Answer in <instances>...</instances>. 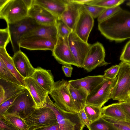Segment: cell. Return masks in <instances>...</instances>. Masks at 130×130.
Returning <instances> with one entry per match:
<instances>
[{
    "instance_id": "277c9868",
    "label": "cell",
    "mask_w": 130,
    "mask_h": 130,
    "mask_svg": "<svg viewBox=\"0 0 130 130\" xmlns=\"http://www.w3.org/2000/svg\"><path fill=\"white\" fill-rule=\"evenodd\" d=\"M36 108L34 101L26 89L19 93L4 115L15 116L24 119L30 115Z\"/></svg>"
},
{
    "instance_id": "cb8c5ba5",
    "label": "cell",
    "mask_w": 130,
    "mask_h": 130,
    "mask_svg": "<svg viewBox=\"0 0 130 130\" xmlns=\"http://www.w3.org/2000/svg\"><path fill=\"white\" fill-rule=\"evenodd\" d=\"M102 115L119 120H125V116L120 102L113 103L102 108Z\"/></svg>"
},
{
    "instance_id": "83f0119b",
    "label": "cell",
    "mask_w": 130,
    "mask_h": 130,
    "mask_svg": "<svg viewBox=\"0 0 130 130\" xmlns=\"http://www.w3.org/2000/svg\"><path fill=\"white\" fill-rule=\"evenodd\" d=\"M102 108L90 105H86L84 109L91 123L101 117Z\"/></svg>"
},
{
    "instance_id": "8d00e7d4",
    "label": "cell",
    "mask_w": 130,
    "mask_h": 130,
    "mask_svg": "<svg viewBox=\"0 0 130 130\" xmlns=\"http://www.w3.org/2000/svg\"><path fill=\"white\" fill-rule=\"evenodd\" d=\"M10 41V37L8 28L0 29V47L6 48Z\"/></svg>"
},
{
    "instance_id": "1f68e13d",
    "label": "cell",
    "mask_w": 130,
    "mask_h": 130,
    "mask_svg": "<svg viewBox=\"0 0 130 130\" xmlns=\"http://www.w3.org/2000/svg\"><path fill=\"white\" fill-rule=\"evenodd\" d=\"M58 37H68L73 31L61 19H58L56 24Z\"/></svg>"
},
{
    "instance_id": "f35d334b",
    "label": "cell",
    "mask_w": 130,
    "mask_h": 130,
    "mask_svg": "<svg viewBox=\"0 0 130 130\" xmlns=\"http://www.w3.org/2000/svg\"><path fill=\"white\" fill-rule=\"evenodd\" d=\"M120 60L122 62L130 64V40L124 46L120 57Z\"/></svg>"
},
{
    "instance_id": "e0dca14e",
    "label": "cell",
    "mask_w": 130,
    "mask_h": 130,
    "mask_svg": "<svg viewBox=\"0 0 130 130\" xmlns=\"http://www.w3.org/2000/svg\"><path fill=\"white\" fill-rule=\"evenodd\" d=\"M66 8L61 19L74 32L83 5L73 2L72 0H66Z\"/></svg>"
},
{
    "instance_id": "484cf974",
    "label": "cell",
    "mask_w": 130,
    "mask_h": 130,
    "mask_svg": "<svg viewBox=\"0 0 130 130\" xmlns=\"http://www.w3.org/2000/svg\"><path fill=\"white\" fill-rule=\"evenodd\" d=\"M0 58L2 60L8 69L20 82L21 85L26 87L24 78L17 71L14 64L12 58L7 53L6 48L0 47Z\"/></svg>"
},
{
    "instance_id": "44dd1931",
    "label": "cell",
    "mask_w": 130,
    "mask_h": 130,
    "mask_svg": "<svg viewBox=\"0 0 130 130\" xmlns=\"http://www.w3.org/2000/svg\"><path fill=\"white\" fill-rule=\"evenodd\" d=\"M26 89L21 85L0 78V104Z\"/></svg>"
},
{
    "instance_id": "836d02e7",
    "label": "cell",
    "mask_w": 130,
    "mask_h": 130,
    "mask_svg": "<svg viewBox=\"0 0 130 130\" xmlns=\"http://www.w3.org/2000/svg\"><path fill=\"white\" fill-rule=\"evenodd\" d=\"M122 9L119 6L115 7L106 8L98 17V22L102 21L108 19Z\"/></svg>"
},
{
    "instance_id": "8fae6325",
    "label": "cell",
    "mask_w": 130,
    "mask_h": 130,
    "mask_svg": "<svg viewBox=\"0 0 130 130\" xmlns=\"http://www.w3.org/2000/svg\"><path fill=\"white\" fill-rule=\"evenodd\" d=\"M52 55L60 64L64 65H73L78 67L77 64L70 48L68 37H58Z\"/></svg>"
},
{
    "instance_id": "4fadbf2b",
    "label": "cell",
    "mask_w": 130,
    "mask_h": 130,
    "mask_svg": "<svg viewBox=\"0 0 130 130\" xmlns=\"http://www.w3.org/2000/svg\"><path fill=\"white\" fill-rule=\"evenodd\" d=\"M93 18L83 6L74 32L83 41L88 43V40L94 25Z\"/></svg>"
},
{
    "instance_id": "ee69618b",
    "label": "cell",
    "mask_w": 130,
    "mask_h": 130,
    "mask_svg": "<svg viewBox=\"0 0 130 130\" xmlns=\"http://www.w3.org/2000/svg\"><path fill=\"white\" fill-rule=\"evenodd\" d=\"M35 130H60L58 123L47 126L41 127Z\"/></svg>"
},
{
    "instance_id": "c3c4849f",
    "label": "cell",
    "mask_w": 130,
    "mask_h": 130,
    "mask_svg": "<svg viewBox=\"0 0 130 130\" xmlns=\"http://www.w3.org/2000/svg\"><path fill=\"white\" fill-rule=\"evenodd\" d=\"M128 95L129 97H128L127 99L126 100H127L128 101H129V102H130V92H128Z\"/></svg>"
},
{
    "instance_id": "5b68a950",
    "label": "cell",
    "mask_w": 130,
    "mask_h": 130,
    "mask_svg": "<svg viewBox=\"0 0 130 130\" xmlns=\"http://www.w3.org/2000/svg\"><path fill=\"white\" fill-rule=\"evenodd\" d=\"M40 25L28 16L19 21L7 24L10 41L14 53L21 50L19 43L22 36Z\"/></svg>"
},
{
    "instance_id": "ffe728a7",
    "label": "cell",
    "mask_w": 130,
    "mask_h": 130,
    "mask_svg": "<svg viewBox=\"0 0 130 130\" xmlns=\"http://www.w3.org/2000/svg\"><path fill=\"white\" fill-rule=\"evenodd\" d=\"M106 78L103 75L90 76L75 80H69V84L74 88L85 90L88 95Z\"/></svg>"
},
{
    "instance_id": "5bb4252c",
    "label": "cell",
    "mask_w": 130,
    "mask_h": 130,
    "mask_svg": "<svg viewBox=\"0 0 130 130\" xmlns=\"http://www.w3.org/2000/svg\"><path fill=\"white\" fill-rule=\"evenodd\" d=\"M28 16L42 25H56L58 19L45 8L34 2L28 10Z\"/></svg>"
},
{
    "instance_id": "7c38bea8",
    "label": "cell",
    "mask_w": 130,
    "mask_h": 130,
    "mask_svg": "<svg viewBox=\"0 0 130 130\" xmlns=\"http://www.w3.org/2000/svg\"><path fill=\"white\" fill-rule=\"evenodd\" d=\"M69 46L78 68H82L86 56L91 45L85 42L74 31L68 37Z\"/></svg>"
},
{
    "instance_id": "d6a6232c",
    "label": "cell",
    "mask_w": 130,
    "mask_h": 130,
    "mask_svg": "<svg viewBox=\"0 0 130 130\" xmlns=\"http://www.w3.org/2000/svg\"><path fill=\"white\" fill-rule=\"evenodd\" d=\"M15 126L20 130H28V127L23 119L18 117L4 115Z\"/></svg>"
},
{
    "instance_id": "74e56055",
    "label": "cell",
    "mask_w": 130,
    "mask_h": 130,
    "mask_svg": "<svg viewBox=\"0 0 130 130\" xmlns=\"http://www.w3.org/2000/svg\"><path fill=\"white\" fill-rule=\"evenodd\" d=\"M120 68L119 64L113 66L105 71L104 75L106 78H115L117 77Z\"/></svg>"
},
{
    "instance_id": "9a60e30c",
    "label": "cell",
    "mask_w": 130,
    "mask_h": 130,
    "mask_svg": "<svg viewBox=\"0 0 130 130\" xmlns=\"http://www.w3.org/2000/svg\"><path fill=\"white\" fill-rule=\"evenodd\" d=\"M26 87L35 103L36 108L45 106L49 92L31 77L24 79Z\"/></svg>"
},
{
    "instance_id": "603a6c76",
    "label": "cell",
    "mask_w": 130,
    "mask_h": 130,
    "mask_svg": "<svg viewBox=\"0 0 130 130\" xmlns=\"http://www.w3.org/2000/svg\"><path fill=\"white\" fill-rule=\"evenodd\" d=\"M34 2L45 8L58 19H61L67 5L66 0H34Z\"/></svg>"
},
{
    "instance_id": "d4e9b609",
    "label": "cell",
    "mask_w": 130,
    "mask_h": 130,
    "mask_svg": "<svg viewBox=\"0 0 130 130\" xmlns=\"http://www.w3.org/2000/svg\"><path fill=\"white\" fill-rule=\"evenodd\" d=\"M69 88L74 104L79 112L81 110L84 109L86 105L88 94L84 89L74 88L69 84Z\"/></svg>"
},
{
    "instance_id": "f546056e",
    "label": "cell",
    "mask_w": 130,
    "mask_h": 130,
    "mask_svg": "<svg viewBox=\"0 0 130 130\" xmlns=\"http://www.w3.org/2000/svg\"><path fill=\"white\" fill-rule=\"evenodd\" d=\"M125 1V0H92L86 5L97 6L107 8L119 6Z\"/></svg>"
},
{
    "instance_id": "d590c367",
    "label": "cell",
    "mask_w": 130,
    "mask_h": 130,
    "mask_svg": "<svg viewBox=\"0 0 130 130\" xmlns=\"http://www.w3.org/2000/svg\"><path fill=\"white\" fill-rule=\"evenodd\" d=\"M0 130H20L6 117L0 115Z\"/></svg>"
},
{
    "instance_id": "e575fe53",
    "label": "cell",
    "mask_w": 130,
    "mask_h": 130,
    "mask_svg": "<svg viewBox=\"0 0 130 130\" xmlns=\"http://www.w3.org/2000/svg\"><path fill=\"white\" fill-rule=\"evenodd\" d=\"M83 6L93 18L98 17L106 9L94 5H83Z\"/></svg>"
},
{
    "instance_id": "3957f363",
    "label": "cell",
    "mask_w": 130,
    "mask_h": 130,
    "mask_svg": "<svg viewBox=\"0 0 130 130\" xmlns=\"http://www.w3.org/2000/svg\"><path fill=\"white\" fill-rule=\"evenodd\" d=\"M45 106L51 108L56 115L60 130H83L85 125L82 122L78 112L64 111L57 106L47 96Z\"/></svg>"
},
{
    "instance_id": "4316f807",
    "label": "cell",
    "mask_w": 130,
    "mask_h": 130,
    "mask_svg": "<svg viewBox=\"0 0 130 130\" xmlns=\"http://www.w3.org/2000/svg\"><path fill=\"white\" fill-rule=\"evenodd\" d=\"M89 130H117L112 123L105 120L102 117L91 123Z\"/></svg>"
},
{
    "instance_id": "f1b7e54d",
    "label": "cell",
    "mask_w": 130,
    "mask_h": 130,
    "mask_svg": "<svg viewBox=\"0 0 130 130\" xmlns=\"http://www.w3.org/2000/svg\"><path fill=\"white\" fill-rule=\"evenodd\" d=\"M0 78L22 85L8 69L3 61L1 58H0Z\"/></svg>"
},
{
    "instance_id": "60d3db41",
    "label": "cell",
    "mask_w": 130,
    "mask_h": 130,
    "mask_svg": "<svg viewBox=\"0 0 130 130\" xmlns=\"http://www.w3.org/2000/svg\"><path fill=\"white\" fill-rule=\"evenodd\" d=\"M125 116V120L130 121V102L127 100L120 102Z\"/></svg>"
},
{
    "instance_id": "8992f818",
    "label": "cell",
    "mask_w": 130,
    "mask_h": 130,
    "mask_svg": "<svg viewBox=\"0 0 130 130\" xmlns=\"http://www.w3.org/2000/svg\"><path fill=\"white\" fill-rule=\"evenodd\" d=\"M117 82L113 89L112 99L119 102L125 101L130 92V64L121 62Z\"/></svg>"
},
{
    "instance_id": "7a4b0ae2",
    "label": "cell",
    "mask_w": 130,
    "mask_h": 130,
    "mask_svg": "<svg viewBox=\"0 0 130 130\" xmlns=\"http://www.w3.org/2000/svg\"><path fill=\"white\" fill-rule=\"evenodd\" d=\"M69 85L68 81L63 79L55 82L49 94L55 104L62 110L68 112L78 113L69 90Z\"/></svg>"
},
{
    "instance_id": "4dcf8cb0",
    "label": "cell",
    "mask_w": 130,
    "mask_h": 130,
    "mask_svg": "<svg viewBox=\"0 0 130 130\" xmlns=\"http://www.w3.org/2000/svg\"><path fill=\"white\" fill-rule=\"evenodd\" d=\"M101 117L105 120L112 123L117 130H130V121L126 120H118L104 115H102Z\"/></svg>"
},
{
    "instance_id": "d6986e66",
    "label": "cell",
    "mask_w": 130,
    "mask_h": 130,
    "mask_svg": "<svg viewBox=\"0 0 130 130\" xmlns=\"http://www.w3.org/2000/svg\"><path fill=\"white\" fill-rule=\"evenodd\" d=\"M34 36L48 39L56 45L58 38L56 25H40L25 34L22 37L21 40Z\"/></svg>"
},
{
    "instance_id": "30bf717a",
    "label": "cell",
    "mask_w": 130,
    "mask_h": 130,
    "mask_svg": "<svg viewBox=\"0 0 130 130\" xmlns=\"http://www.w3.org/2000/svg\"><path fill=\"white\" fill-rule=\"evenodd\" d=\"M105 52L103 45L99 42L91 45L84 60L82 68L88 72L96 68L110 63L105 60Z\"/></svg>"
},
{
    "instance_id": "bcb514c9",
    "label": "cell",
    "mask_w": 130,
    "mask_h": 130,
    "mask_svg": "<svg viewBox=\"0 0 130 130\" xmlns=\"http://www.w3.org/2000/svg\"><path fill=\"white\" fill-rule=\"evenodd\" d=\"M92 0H72L74 2L82 5H86L91 1Z\"/></svg>"
},
{
    "instance_id": "b9f144b4",
    "label": "cell",
    "mask_w": 130,
    "mask_h": 130,
    "mask_svg": "<svg viewBox=\"0 0 130 130\" xmlns=\"http://www.w3.org/2000/svg\"><path fill=\"white\" fill-rule=\"evenodd\" d=\"M82 122L89 130L91 122L88 118L84 109L81 110L78 112Z\"/></svg>"
},
{
    "instance_id": "f6af8a7d",
    "label": "cell",
    "mask_w": 130,
    "mask_h": 130,
    "mask_svg": "<svg viewBox=\"0 0 130 130\" xmlns=\"http://www.w3.org/2000/svg\"><path fill=\"white\" fill-rule=\"evenodd\" d=\"M34 1V0H23L25 5L28 9L33 4Z\"/></svg>"
},
{
    "instance_id": "52a82bcc",
    "label": "cell",
    "mask_w": 130,
    "mask_h": 130,
    "mask_svg": "<svg viewBox=\"0 0 130 130\" xmlns=\"http://www.w3.org/2000/svg\"><path fill=\"white\" fill-rule=\"evenodd\" d=\"M117 79V76L113 79L106 78L88 95L86 105L102 108L112 98V90Z\"/></svg>"
},
{
    "instance_id": "ac0fdd59",
    "label": "cell",
    "mask_w": 130,
    "mask_h": 130,
    "mask_svg": "<svg viewBox=\"0 0 130 130\" xmlns=\"http://www.w3.org/2000/svg\"><path fill=\"white\" fill-rule=\"evenodd\" d=\"M17 71L24 79L31 77L35 70L26 55L20 50L12 57Z\"/></svg>"
},
{
    "instance_id": "2e32d148",
    "label": "cell",
    "mask_w": 130,
    "mask_h": 130,
    "mask_svg": "<svg viewBox=\"0 0 130 130\" xmlns=\"http://www.w3.org/2000/svg\"><path fill=\"white\" fill-rule=\"evenodd\" d=\"M20 47L30 50H50L52 51L55 45L51 40L37 36L31 37L21 40L19 43Z\"/></svg>"
},
{
    "instance_id": "7bdbcfd3",
    "label": "cell",
    "mask_w": 130,
    "mask_h": 130,
    "mask_svg": "<svg viewBox=\"0 0 130 130\" xmlns=\"http://www.w3.org/2000/svg\"><path fill=\"white\" fill-rule=\"evenodd\" d=\"M62 69L66 76L68 77H71L73 70V68L71 65H63Z\"/></svg>"
},
{
    "instance_id": "ab89813d",
    "label": "cell",
    "mask_w": 130,
    "mask_h": 130,
    "mask_svg": "<svg viewBox=\"0 0 130 130\" xmlns=\"http://www.w3.org/2000/svg\"><path fill=\"white\" fill-rule=\"evenodd\" d=\"M19 94L10 98L0 104V115H4L5 114L7 110Z\"/></svg>"
},
{
    "instance_id": "7dc6e473",
    "label": "cell",
    "mask_w": 130,
    "mask_h": 130,
    "mask_svg": "<svg viewBox=\"0 0 130 130\" xmlns=\"http://www.w3.org/2000/svg\"><path fill=\"white\" fill-rule=\"evenodd\" d=\"M8 1V0H0V8L3 7Z\"/></svg>"
},
{
    "instance_id": "6da1fadb",
    "label": "cell",
    "mask_w": 130,
    "mask_h": 130,
    "mask_svg": "<svg viewBox=\"0 0 130 130\" xmlns=\"http://www.w3.org/2000/svg\"><path fill=\"white\" fill-rule=\"evenodd\" d=\"M98 27L101 34L110 41L120 42L130 39V12L122 9L98 22Z\"/></svg>"
},
{
    "instance_id": "7402d4cb",
    "label": "cell",
    "mask_w": 130,
    "mask_h": 130,
    "mask_svg": "<svg viewBox=\"0 0 130 130\" xmlns=\"http://www.w3.org/2000/svg\"><path fill=\"white\" fill-rule=\"evenodd\" d=\"M36 80L44 89L49 93L55 83L51 71L39 67L35 68L31 77Z\"/></svg>"
},
{
    "instance_id": "9c48e42d",
    "label": "cell",
    "mask_w": 130,
    "mask_h": 130,
    "mask_svg": "<svg viewBox=\"0 0 130 130\" xmlns=\"http://www.w3.org/2000/svg\"><path fill=\"white\" fill-rule=\"evenodd\" d=\"M28 10L23 0H8L0 8V18L7 24L12 23L27 16Z\"/></svg>"
},
{
    "instance_id": "681fc988",
    "label": "cell",
    "mask_w": 130,
    "mask_h": 130,
    "mask_svg": "<svg viewBox=\"0 0 130 130\" xmlns=\"http://www.w3.org/2000/svg\"><path fill=\"white\" fill-rule=\"evenodd\" d=\"M126 5L127 6L130 7V0H129L128 2L126 3Z\"/></svg>"
},
{
    "instance_id": "ba28073f",
    "label": "cell",
    "mask_w": 130,
    "mask_h": 130,
    "mask_svg": "<svg viewBox=\"0 0 130 130\" xmlns=\"http://www.w3.org/2000/svg\"><path fill=\"white\" fill-rule=\"evenodd\" d=\"M24 120L28 130H35L58 123L53 111L46 106L36 108L31 114Z\"/></svg>"
}]
</instances>
